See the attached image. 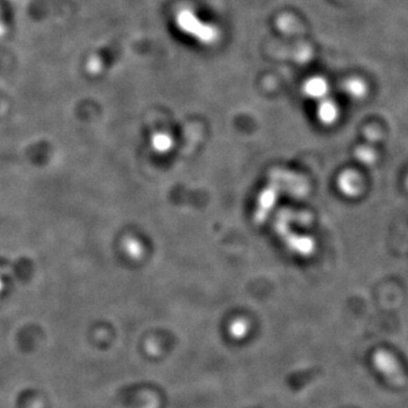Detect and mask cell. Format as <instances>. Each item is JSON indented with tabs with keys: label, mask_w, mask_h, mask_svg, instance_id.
Returning a JSON list of instances; mask_svg holds the SVG:
<instances>
[{
	"label": "cell",
	"mask_w": 408,
	"mask_h": 408,
	"mask_svg": "<svg viewBox=\"0 0 408 408\" xmlns=\"http://www.w3.org/2000/svg\"><path fill=\"white\" fill-rule=\"evenodd\" d=\"M176 26L183 33L203 44H214L219 38V31L216 26L204 22L189 10H183L177 14Z\"/></svg>",
	"instance_id": "obj_1"
},
{
	"label": "cell",
	"mask_w": 408,
	"mask_h": 408,
	"mask_svg": "<svg viewBox=\"0 0 408 408\" xmlns=\"http://www.w3.org/2000/svg\"><path fill=\"white\" fill-rule=\"evenodd\" d=\"M338 186L342 194L349 198H355L363 189V180L356 171L347 170L344 171L338 179Z\"/></svg>",
	"instance_id": "obj_2"
},
{
	"label": "cell",
	"mask_w": 408,
	"mask_h": 408,
	"mask_svg": "<svg viewBox=\"0 0 408 408\" xmlns=\"http://www.w3.org/2000/svg\"><path fill=\"white\" fill-rule=\"evenodd\" d=\"M305 95L315 100H324L329 93V83L321 76H313L305 82Z\"/></svg>",
	"instance_id": "obj_3"
},
{
	"label": "cell",
	"mask_w": 408,
	"mask_h": 408,
	"mask_svg": "<svg viewBox=\"0 0 408 408\" xmlns=\"http://www.w3.org/2000/svg\"><path fill=\"white\" fill-rule=\"evenodd\" d=\"M317 116H319V120L326 125L333 124L340 116V109H338L336 102H333V100L326 99V98L324 100H321L319 108H317Z\"/></svg>",
	"instance_id": "obj_4"
},
{
	"label": "cell",
	"mask_w": 408,
	"mask_h": 408,
	"mask_svg": "<svg viewBox=\"0 0 408 408\" xmlns=\"http://www.w3.org/2000/svg\"><path fill=\"white\" fill-rule=\"evenodd\" d=\"M344 90L349 97H352L353 99H358V100L367 97V92H369L365 81L358 79V77L347 80L345 82V85H344Z\"/></svg>",
	"instance_id": "obj_5"
},
{
	"label": "cell",
	"mask_w": 408,
	"mask_h": 408,
	"mask_svg": "<svg viewBox=\"0 0 408 408\" xmlns=\"http://www.w3.org/2000/svg\"><path fill=\"white\" fill-rule=\"evenodd\" d=\"M374 362H375L378 369L382 371V373L388 374V375H393V373H395L397 364H396L393 356L388 353H378L374 358Z\"/></svg>",
	"instance_id": "obj_6"
},
{
	"label": "cell",
	"mask_w": 408,
	"mask_h": 408,
	"mask_svg": "<svg viewBox=\"0 0 408 408\" xmlns=\"http://www.w3.org/2000/svg\"><path fill=\"white\" fill-rule=\"evenodd\" d=\"M356 154L358 160L363 163V165H372L375 161V158H377L373 149L370 148V147H365V145L356 149V154Z\"/></svg>",
	"instance_id": "obj_7"
},
{
	"label": "cell",
	"mask_w": 408,
	"mask_h": 408,
	"mask_svg": "<svg viewBox=\"0 0 408 408\" xmlns=\"http://www.w3.org/2000/svg\"><path fill=\"white\" fill-rule=\"evenodd\" d=\"M407 185H408V179H407Z\"/></svg>",
	"instance_id": "obj_8"
}]
</instances>
